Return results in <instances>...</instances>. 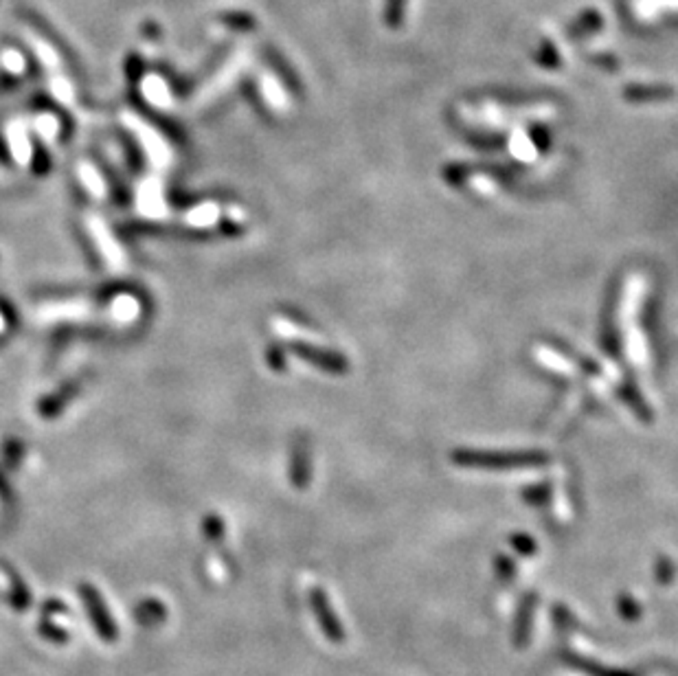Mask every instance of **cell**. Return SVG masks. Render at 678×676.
Instances as JSON below:
<instances>
[{
	"instance_id": "6da1fadb",
	"label": "cell",
	"mask_w": 678,
	"mask_h": 676,
	"mask_svg": "<svg viewBox=\"0 0 678 676\" xmlns=\"http://www.w3.org/2000/svg\"><path fill=\"white\" fill-rule=\"evenodd\" d=\"M549 457L544 452H481V450H455L452 461L466 468H488V470H510V468L542 466Z\"/></svg>"
},
{
	"instance_id": "8fae6325",
	"label": "cell",
	"mask_w": 678,
	"mask_h": 676,
	"mask_svg": "<svg viewBox=\"0 0 678 676\" xmlns=\"http://www.w3.org/2000/svg\"><path fill=\"white\" fill-rule=\"evenodd\" d=\"M623 398H626V402L632 407V411L637 413L639 418H643V419L648 418V407H645V404L642 402V398L634 393V388H626V391H623Z\"/></svg>"
},
{
	"instance_id": "8992f818",
	"label": "cell",
	"mask_w": 678,
	"mask_h": 676,
	"mask_svg": "<svg viewBox=\"0 0 678 676\" xmlns=\"http://www.w3.org/2000/svg\"><path fill=\"white\" fill-rule=\"evenodd\" d=\"M536 360L541 365L547 367V369L558 371V374L575 376L573 374V371H575L573 363H569V360L564 358V356H560L558 351H553V349H549V348H538L536 349Z\"/></svg>"
},
{
	"instance_id": "4fadbf2b",
	"label": "cell",
	"mask_w": 678,
	"mask_h": 676,
	"mask_svg": "<svg viewBox=\"0 0 678 676\" xmlns=\"http://www.w3.org/2000/svg\"><path fill=\"white\" fill-rule=\"evenodd\" d=\"M0 329H3V317H0Z\"/></svg>"
},
{
	"instance_id": "9c48e42d",
	"label": "cell",
	"mask_w": 678,
	"mask_h": 676,
	"mask_svg": "<svg viewBox=\"0 0 678 676\" xmlns=\"http://www.w3.org/2000/svg\"><path fill=\"white\" fill-rule=\"evenodd\" d=\"M112 312H115L116 321H130L138 314V301L135 297H116L112 303Z\"/></svg>"
},
{
	"instance_id": "7c38bea8",
	"label": "cell",
	"mask_w": 678,
	"mask_h": 676,
	"mask_svg": "<svg viewBox=\"0 0 678 676\" xmlns=\"http://www.w3.org/2000/svg\"><path fill=\"white\" fill-rule=\"evenodd\" d=\"M389 3H391V5H389V12H387L389 23L398 25V23H395V20L402 18V7H404L402 3H404V0H389Z\"/></svg>"
},
{
	"instance_id": "277c9868",
	"label": "cell",
	"mask_w": 678,
	"mask_h": 676,
	"mask_svg": "<svg viewBox=\"0 0 678 676\" xmlns=\"http://www.w3.org/2000/svg\"><path fill=\"white\" fill-rule=\"evenodd\" d=\"M88 227H90V233H93V237L97 239V244H99L101 253H104L106 262H108L110 266H121V262H124V257H121V248L116 247V242L112 239L110 231L106 228L104 222L90 220Z\"/></svg>"
},
{
	"instance_id": "7a4b0ae2",
	"label": "cell",
	"mask_w": 678,
	"mask_h": 676,
	"mask_svg": "<svg viewBox=\"0 0 678 676\" xmlns=\"http://www.w3.org/2000/svg\"><path fill=\"white\" fill-rule=\"evenodd\" d=\"M82 598L84 601H86L88 615H90V620H93L95 628H97L101 639H106V641H115L116 628L115 624H112V617L108 613V609H106L101 595L90 587V584H82Z\"/></svg>"
},
{
	"instance_id": "52a82bcc",
	"label": "cell",
	"mask_w": 678,
	"mask_h": 676,
	"mask_svg": "<svg viewBox=\"0 0 678 676\" xmlns=\"http://www.w3.org/2000/svg\"><path fill=\"white\" fill-rule=\"evenodd\" d=\"M308 475H309L308 449L301 444V446H297L295 450H292V470H290L292 483H295L297 488H306Z\"/></svg>"
},
{
	"instance_id": "ba28073f",
	"label": "cell",
	"mask_w": 678,
	"mask_h": 676,
	"mask_svg": "<svg viewBox=\"0 0 678 676\" xmlns=\"http://www.w3.org/2000/svg\"><path fill=\"white\" fill-rule=\"evenodd\" d=\"M73 393H75V385L62 387L60 393H56V396L46 398V400L40 404V413L45 415V418H53V415H56L64 407V402L71 400Z\"/></svg>"
},
{
	"instance_id": "5b68a950",
	"label": "cell",
	"mask_w": 678,
	"mask_h": 676,
	"mask_svg": "<svg viewBox=\"0 0 678 676\" xmlns=\"http://www.w3.org/2000/svg\"><path fill=\"white\" fill-rule=\"evenodd\" d=\"M187 225L194 228H211L220 220V207L213 205V202H205V205H197L196 209L187 213Z\"/></svg>"
},
{
	"instance_id": "3957f363",
	"label": "cell",
	"mask_w": 678,
	"mask_h": 676,
	"mask_svg": "<svg viewBox=\"0 0 678 676\" xmlns=\"http://www.w3.org/2000/svg\"><path fill=\"white\" fill-rule=\"evenodd\" d=\"M295 351L303 360L319 367V369L329 371V374H343V371H347V367H349L340 354H334V351L328 349H319L314 348V345H297Z\"/></svg>"
},
{
	"instance_id": "30bf717a",
	"label": "cell",
	"mask_w": 678,
	"mask_h": 676,
	"mask_svg": "<svg viewBox=\"0 0 678 676\" xmlns=\"http://www.w3.org/2000/svg\"><path fill=\"white\" fill-rule=\"evenodd\" d=\"M82 183L86 185L90 194L104 196V180H101L97 169L90 167V165H82Z\"/></svg>"
}]
</instances>
